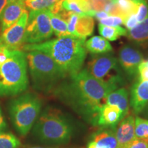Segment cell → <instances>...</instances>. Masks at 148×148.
I'll use <instances>...</instances> for the list:
<instances>
[{
    "mask_svg": "<svg viewBox=\"0 0 148 148\" xmlns=\"http://www.w3.org/2000/svg\"><path fill=\"white\" fill-rule=\"evenodd\" d=\"M116 90L81 69L62 81L54 89L59 99L92 125L97 126L100 108L106 103L109 93Z\"/></svg>",
    "mask_w": 148,
    "mask_h": 148,
    "instance_id": "cell-1",
    "label": "cell"
},
{
    "mask_svg": "<svg viewBox=\"0 0 148 148\" xmlns=\"http://www.w3.org/2000/svg\"><path fill=\"white\" fill-rule=\"evenodd\" d=\"M24 50L38 51L51 57L67 76L82 69L86 57L85 39L68 35L37 44H25Z\"/></svg>",
    "mask_w": 148,
    "mask_h": 148,
    "instance_id": "cell-2",
    "label": "cell"
},
{
    "mask_svg": "<svg viewBox=\"0 0 148 148\" xmlns=\"http://www.w3.org/2000/svg\"><path fill=\"white\" fill-rule=\"evenodd\" d=\"M33 127L34 136L48 145L68 143L73 133L71 122L60 111L52 108L45 109Z\"/></svg>",
    "mask_w": 148,
    "mask_h": 148,
    "instance_id": "cell-3",
    "label": "cell"
},
{
    "mask_svg": "<svg viewBox=\"0 0 148 148\" xmlns=\"http://www.w3.org/2000/svg\"><path fill=\"white\" fill-rule=\"evenodd\" d=\"M32 85L37 90L49 92L55 89L67 76L51 57L38 51L26 53Z\"/></svg>",
    "mask_w": 148,
    "mask_h": 148,
    "instance_id": "cell-4",
    "label": "cell"
},
{
    "mask_svg": "<svg viewBox=\"0 0 148 148\" xmlns=\"http://www.w3.org/2000/svg\"><path fill=\"white\" fill-rule=\"evenodd\" d=\"M28 83L26 53L19 49L12 50L0 66V96L20 95L27 90Z\"/></svg>",
    "mask_w": 148,
    "mask_h": 148,
    "instance_id": "cell-5",
    "label": "cell"
},
{
    "mask_svg": "<svg viewBox=\"0 0 148 148\" xmlns=\"http://www.w3.org/2000/svg\"><path fill=\"white\" fill-rule=\"evenodd\" d=\"M42 101L32 92L21 94L12 99L8 105V112L12 125L21 136H25L40 115Z\"/></svg>",
    "mask_w": 148,
    "mask_h": 148,
    "instance_id": "cell-6",
    "label": "cell"
},
{
    "mask_svg": "<svg viewBox=\"0 0 148 148\" xmlns=\"http://www.w3.org/2000/svg\"><path fill=\"white\" fill-rule=\"evenodd\" d=\"M118 59L111 53L92 54L86 66V71L101 82L117 88L124 84Z\"/></svg>",
    "mask_w": 148,
    "mask_h": 148,
    "instance_id": "cell-7",
    "label": "cell"
},
{
    "mask_svg": "<svg viewBox=\"0 0 148 148\" xmlns=\"http://www.w3.org/2000/svg\"><path fill=\"white\" fill-rule=\"evenodd\" d=\"M52 34L48 9L29 11L23 43H40L50 38Z\"/></svg>",
    "mask_w": 148,
    "mask_h": 148,
    "instance_id": "cell-8",
    "label": "cell"
},
{
    "mask_svg": "<svg viewBox=\"0 0 148 148\" xmlns=\"http://www.w3.org/2000/svg\"><path fill=\"white\" fill-rule=\"evenodd\" d=\"M28 12H25L13 25L2 32L0 37L3 45L10 50H17L23 44Z\"/></svg>",
    "mask_w": 148,
    "mask_h": 148,
    "instance_id": "cell-9",
    "label": "cell"
},
{
    "mask_svg": "<svg viewBox=\"0 0 148 148\" xmlns=\"http://www.w3.org/2000/svg\"><path fill=\"white\" fill-rule=\"evenodd\" d=\"M119 65L130 78H134L137 74L138 66L143 60V56L139 50L130 45H125L119 52Z\"/></svg>",
    "mask_w": 148,
    "mask_h": 148,
    "instance_id": "cell-10",
    "label": "cell"
},
{
    "mask_svg": "<svg viewBox=\"0 0 148 148\" xmlns=\"http://www.w3.org/2000/svg\"><path fill=\"white\" fill-rule=\"evenodd\" d=\"M69 35L86 39L92 34L95 27L93 17L70 12L66 20Z\"/></svg>",
    "mask_w": 148,
    "mask_h": 148,
    "instance_id": "cell-11",
    "label": "cell"
},
{
    "mask_svg": "<svg viewBox=\"0 0 148 148\" xmlns=\"http://www.w3.org/2000/svg\"><path fill=\"white\" fill-rule=\"evenodd\" d=\"M86 148H118L115 127H101L90 136Z\"/></svg>",
    "mask_w": 148,
    "mask_h": 148,
    "instance_id": "cell-12",
    "label": "cell"
},
{
    "mask_svg": "<svg viewBox=\"0 0 148 148\" xmlns=\"http://www.w3.org/2000/svg\"><path fill=\"white\" fill-rule=\"evenodd\" d=\"M135 116L127 114L115 127V136L118 148H122L136 139L135 137Z\"/></svg>",
    "mask_w": 148,
    "mask_h": 148,
    "instance_id": "cell-13",
    "label": "cell"
},
{
    "mask_svg": "<svg viewBox=\"0 0 148 148\" xmlns=\"http://www.w3.org/2000/svg\"><path fill=\"white\" fill-rule=\"evenodd\" d=\"M25 1H9L0 16L1 31H4L17 21L24 12H27Z\"/></svg>",
    "mask_w": 148,
    "mask_h": 148,
    "instance_id": "cell-14",
    "label": "cell"
},
{
    "mask_svg": "<svg viewBox=\"0 0 148 148\" xmlns=\"http://www.w3.org/2000/svg\"><path fill=\"white\" fill-rule=\"evenodd\" d=\"M148 103V81H138L130 90V106L135 114H140Z\"/></svg>",
    "mask_w": 148,
    "mask_h": 148,
    "instance_id": "cell-15",
    "label": "cell"
},
{
    "mask_svg": "<svg viewBox=\"0 0 148 148\" xmlns=\"http://www.w3.org/2000/svg\"><path fill=\"white\" fill-rule=\"evenodd\" d=\"M123 118V113L119 107L105 103L99 110L97 126L115 127Z\"/></svg>",
    "mask_w": 148,
    "mask_h": 148,
    "instance_id": "cell-16",
    "label": "cell"
},
{
    "mask_svg": "<svg viewBox=\"0 0 148 148\" xmlns=\"http://www.w3.org/2000/svg\"><path fill=\"white\" fill-rule=\"evenodd\" d=\"M106 103L117 106L125 117L130 111L128 90L124 87H121L111 92L107 96Z\"/></svg>",
    "mask_w": 148,
    "mask_h": 148,
    "instance_id": "cell-17",
    "label": "cell"
},
{
    "mask_svg": "<svg viewBox=\"0 0 148 148\" xmlns=\"http://www.w3.org/2000/svg\"><path fill=\"white\" fill-rule=\"evenodd\" d=\"M86 51L92 54H100L110 52L112 47L106 38L100 36H95L85 41Z\"/></svg>",
    "mask_w": 148,
    "mask_h": 148,
    "instance_id": "cell-18",
    "label": "cell"
},
{
    "mask_svg": "<svg viewBox=\"0 0 148 148\" xmlns=\"http://www.w3.org/2000/svg\"><path fill=\"white\" fill-rule=\"evenodd\" d=\"M126 36L136 43L140 45L148 43V16L134 28L127 30Z\"/></svg>",
    "mask_w": 148,
    "mask_h": 148,
    "instance_id": "cell-19",
    "label": "cell"
},
{
    "mask_svg": "<svg viewBox=\"0 0 148 148\" xmlns=\"http://www.w3.org/2000/svg\"><path fill=\"white\" fill-rule=\"evenodd\" d=\"M48 15H49V20L51 28H52L53 33L58 37L68 36L69 35L67 28V23L65 20L58 14H52L48 9Z\"/></svg>",
    "mask_w": 148,
    "mask_h": 148,
    "instance_id": "cell-20",
    "label": "cell"
},
{
    "mask_svg": "<svg viewBox=\"0 0 148 148\" xmlns=\"http://www.w3.org/2000/svg\"><path fill=\"white\" fill-rule=\"evenodd\" d=\"M98 30L101 36L106 38V40L114 41L117 40L120 36H126L127 30L121 26H106L99 23L98 25Z\"/></svg>",
    "mask_w": 148,
    "mask_h": 148,
    "instance_id": "cell-21",
    "label": "cell"
},
{
    "mask_svg": "<svg viewBox=\"0 0 148 148\" xmlns=\"http://www.w3.org/2000/svg\"><path fill=\"white\" fill-rule=\"evenodd\" d=\"M135 137L136 139L148 143V119L140 116H135Z\"/></svg>",
    "mask_w": 148,
    "mask_h": 148,
    "instance_id": "cell-22",
    "label": "cell"
},
{
    "mask_svg": "<svg viewBox=\"0 0 148 148\" xmlns=\"http://www.w3.org/2000/svg\"><path fill=\"white\" fill-rule=\"evenodd\" d=\"M119 8L123 16V21L130 14H136L138 5L133 0H110Z\"/></svg>",
    "mask_w": 148,
    "mask_h": 148,
    "instance_id": "cell-23",
    "label": "cell"
},
{
    "mask_svg": "<svg viewBox=\"0 0 148 148\" xmlns=\"http://www.w3.org/2000/svg\"><path fill=\"white\" fill-rule=\"evenodd\" d=\"M21 142L10 132H0V148H19Z\"/></svg>",
    "mask_w": 148,
    "mask_h": 148,
    "instance_id": "cell-24",
    "label": "cell"
},
{
    "mask_svg": "<svg viewBox=\"0 0 148 148\" xmlns=\"http://www.w3.org/2000/svg\"><path fill=\"white\" fill-rule=\"evenodd\" d=\"M57 0H34V1H27L25 0V6L30 10H41L48 9L56 2Z\"/></svg>",
    "mask_w": 148,
    "mask_h": 148,
    "instance_id": "cell-25",
    "label": "cell"
},
{
    "mask_svg": "<svg viewBox=\"0 0 148 148\" xmlns=\"http://www.w3.org/2000/svg\"><path fill=\"white\" fill-rule=\"evenodd\" d=\"M138 5L136 17L139 23L145 19L148 16V3L146 0H133Z\"/></svg>",
    "mask_w": 148,
    "mask_h": 148,
    "instance_id": "cell-26",
    "label": "cell"
},
{
    "mask_svg": "<svg viewBox=\"0 0 148 148\" xmlns=\"http://www.w3.org/2000/svg\"><path fill=\"white\" fill-rule=\"evenodd\" d=\"M99 23L102 25H106V26L115 27L119 26L121 24H123V18L117 16H112L109 15L106 18L101 19L99 21Z\"/></svg>",
    "mask_w": 148,
    "mask_h": 148,
    "instance_id": "cell-27",
    "label": "cell"
},
{
    "mask_svg": "<svg viewBox=\"0 0 148 148\" xmlns=\"http://www.w3.org/2000/svg\"><path fill=\"white\" fill-rule=\"evenodd\" d=\"M138 81H148V59L143 60L137 69Z\"/></svg>",
    "mask_w": 148,
    "mask_h": 148,
    "instance_id": "cell-28",
    "label": "cell"
},
{
    "mask_svg": "<svg viewBox=\"0 0 148 148\" xmlns=\"http://www.w3.org/2000/svg\"><path fill=\"white\" fill-rule=\"evenodd\" d=\"M90 8L93 12H98V11H102L104 9L105 5L108 0H86Z\"/></svg>",
    "mask_w": 148,
    "mask_h": 148,
    "instance_id": "cell-29",
    "label": "cell"
},
{
    "mask_svg": "<svg viewBox=\"0 0 148 148\" xmlns=\"http://www.w3.org/2000/svg\"><path fill=\"white\" fill-rule=\"evenodd\" d=\"M138 23H139V22L138 21L136 14H130V15L126 16V18L123 21V24L128 30L134 28Z\"/></svg>",
    "mask_w": 148,
    "mask_h": 148,
    "instance_id": "cell-30",
    "label": "cell"
},
{
    "mask_svg": "<svg viewBox=\"0 0 148 148\" xmlns=\"http://www.w3.org/2000/svg\"><path fill=\"white\" fill-rule=\"evenodd\" d=\"M122 148H148V143L142 140L135 139Z\"/></svg>",
    "mask_w": 148,
    "mask_h": 148,
    "instance_id": "cell-31",
    "label": "cell"
},
{
    "mask_svg": "<svg viewBox=\"0 0 148 148\" xmlns=\"http://www.w3.org/2000/svg\"><path fill=\"white\" fill-rule=\"evenodd\" d=\"M11 51H12V50L9 49L5 46H1V47L0 48V66L2 65L5 62V60L8 58Z\"/></svg>",
    "mask_w": 148,
    "mask_h": 148,
    "instance_id": "cell-32",
    "label": "cell"
},
{
    "mask_svg": "<svg viewBox=\"0 0 148 148\" xmlns=\"http://www.w3.org/2000/svg\"><path fill=\"white\" fill-rule=\"evenodd\" d=\"M7 123L5 121L4 116H3V112L1 111V107H0V132H3L7 129Z\"/></svg>",
    "mask_w": 148,
    "mask_h": 148,
    "instance_id": "cell-33",
    "label": "cell"
},
{
    "mask_svg": "<svg viewBox=\"0 0 148 148\" xmlns=\"http://www.w3.org/2000/svg\"><path fill=\"white\" fill-rule=\"evenodd\" d=\"M109 16L108 13H106L105 11H98V12H95V14H94L93 17H95L96 19H97L98 21H100L101 19H103V18H106L107 16Z\"/></svg>",
    "mask_w": 148,
    "mask_h": 148,
    "instance_id": "cell-34",
    "label": "cell"
},
{
    "mask_svg": "<svg viewBox=\"0 0 148 148\" xmlns=\"http://www.w3.org/2000/svg\"><path fill=\"white\" fill-rule=\"evenodd\" d=\"M9 1L8 0H0V16H1V13H2L3 9L6 6Z\"/></svg>",
    "mask_w": 148,
    "mask_h": 148,
    "instance_id": "cell-35",
    "label": "cell"
},
{
    "mask_svg": "<svg viewBox=\"0 0 148 148\" xmlns=\"http://www.w3.org/2000/svg\"><path fill=\"white\" fill-rule=\"evenodd\" d=\"M140 114H142L143 116V118H145L146 119H148V103H147L145 108H143V111L141 112Z\"/></svg>",
    "mask_w": 148,
    "mask_h": 148,
    "instance_id": "cell-36",
    "label": "cell"
},
{
    "mask_svg": "<svg viewBox=\"0 0 148 148\" xmlns=\"http://www.w3.org/2000/svg\"><path fill=\"white\" fill-rule=\"evenodd\" d=\"M2 45H3V44L2 43V41H1V38H0V48L1 47V46H2Z\"/></svg>",
    "mask_w": 148,
    "mask_h": 148,
    "instance_id": "cell-37",
    "label": "cell"
},
{
    "mask_svg": "<svg viewBox=\"0 0 148 148\" xmlns=\"http://www.w3.org/2000/svg\"><path fill=\"white\" fill-rule=\"evenodd\" d=\"M8 1H25V0H8Z\"/></svg>",
    "mask_w": 148,
    "mask_h": 148,
    "instance_id": "cell-38",
    "label": "cell"
},
{
    "mask_svg": "<svg viewBox=\"0 0 148 148\" xmlns=\"http://www.w3.org/2000/svg\"><path fill=\"white\" fill-rule=\"evenodd\" d=\"M32 148H50V147H34Z\"/></svg>",
    "mask_w": 148,
    "mask_h": 148,
    "instance_id": "cell-39",
    "label": "cell"
},
{
    "mask_svg": "<svg viewBox=\"0 0 148 148\" xmlns=\"http://www.w3.org/2000/svg\"><path fill=\"white\" fill-rule=\"evenodd\" d=\"M27 1H34V0H27Z\"/></svg>",
    "mask_w": 148,
    "mask_h": 148,
    "instance_id": "cell-40",
    "label": "cell"
},
{
    "mask_svg": "<svg viewBox=\"0 0 148 148\" xmlns=\"http://www.w3.org/2000/svg\"><path fill=\"white\" fill-rule=\"evenodd\" d=\"M67 1H74V0H67Z\"/></svg>",
    "mask_w": 148,
    "mask_h": 148,
    "instance_id": "cell-41",
    "label": "cell"
},
{
    "mask_svg": "<svg viewBox=\"0 0 148 148\" xmlns=\"http://www.w3.org/2000/svg\"><path fill=\"white\" fill-rule=\"evenodd\" d=\"M106 1H107V0H106Z\"/></svg>",
    "mask_w": 148,
    "mask_h": 148,
    "instance_id": "cell-42",
    "label": "cell"
}]
</instances>
